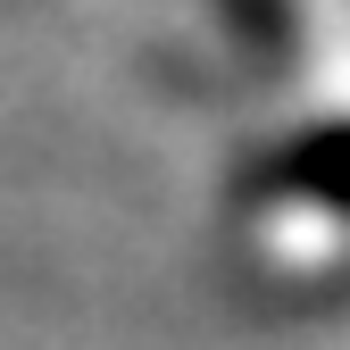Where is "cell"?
I'll return each instance as SVG.
<instances>
[{
	"label": "cell",
	"mask_w": 350,
	"mask_h": 350,
	"mask_svg": "<svg viewBox=\"0 0 350 350\" xmlns=\"http://www.w3.org/2000/svg\"><path fill=\"white\" fill-rule=\"evenodd\" d=\"M267 192H300L317 208H350V125H309L267 167Z\"/></svg>",
	"instance_id": "1"
}]
</instances>
